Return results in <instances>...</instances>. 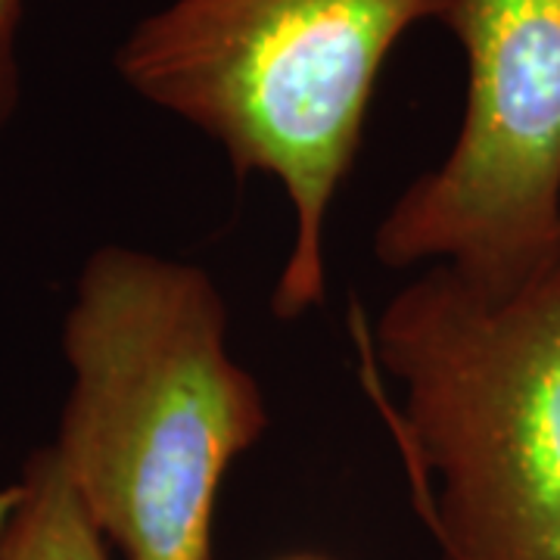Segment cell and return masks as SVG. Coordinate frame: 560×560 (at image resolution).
<instances>
[{"instance_id":"cell-1","label":"cell","mask_w":560,"mask_h":560,"mask_svg":"<svg viewBox=\"0 0 560 560\" xmlns=\"http://www.w3.org/2000/svg\"><path fill=\"white\" fill-rule=\"evenodd\" d=\"M228 330L219 283L194 261L125 243L81 261L50 448L125 560L212 558L221 482L271 423Z\"/></svg>"},{"instance_id":"cell-2","label":"cell","mask_w":560,"mask_h":560,"mask_svg":"<svg viewBox=\"0 0 560 560\" xmlns=\"http://www.w3.org/2000/svg\"><path fill=\"white\" fill-rule=\"evenodd\" d=\"M452 0H168L116 47L143 103L212 140L234 175L280 184L293 241L271 293L300 320L327 293V224L389 54Z\"/></svg>"},{"instance_id":"cell-3","label":"cell","mask_w":560,"mask_h":560,"mask_svg":"<svg viewBox=\"0 0 560 560\" xmlns=\"http://www.w3.org/2000/svg\"><path fill=\"white\" fill-rule=\"evenodd\" d=\"M381 399L442 560H560V290L514 293L423 268L371 334Z\"/></svg>"},{"instance_id":"cell-4","label":"cell","mask_w":560,"mask_h":560,"mask_svg":"<svg viewBox=\"0 0 560 560\" xmlns=\"http://www.w3.org/2000/svg\"><path fill=\"white\" fill-rule=\"evenodd\" d=\"M442 25L467 62L460 128L386 209L371 249L393 271L448 268L514 293L560 253V0H452Z\"/></svg>"},{"instance_id":"cell-5","label":"cell","mask_w":560,"mask_h":560,"mask_svg":"<svg viewBox=\"0 0 560 560\" xmlns=\"http://www.w3.org/2000/svg\"><path fill=\"white\" fill-rule=\"evenodd\" d=\"M0 560H109V541L50 445L0 489Z\"/></svg>"},{"instance_id":"cell-6","label":"cell","mask_w":560,"mask_h":560,"mask_svg":"<svg viewBox=\"0 0 560 560\" xmlns=\"http://www.w3.org/2000/svg\"><path fill=\"white\" fill-rule=\"evenodd\" d=\"M22 16L25 0H0V138L10 128L22 101Z\"/></svg>"},{"instance_id":"cell-7","label":"cell","mask_w":560,"mask_h":560,"mask_svg":"<svg viewBox=\"0 0 560 560\" xmlns=\"http://www.w3.org/2000/svg\"><path fill=\"white\" fill-rule=\"evenodd\" d=\"M545 280H548V283H555V287L560 290V253H558V265H555V271H551Z\"/></svg>"},{"instance_id":"cell-8","label":"cell","mask_w":560,"mask_h":560,"mask_svg":"<svg viewBox=\"0 0 560 560\" xmlns=\"http://www.w3.org/2000/svg\"><path fill=\"white\" fill-rule=\"evenodd\" d=\"M293 560H318V558H293Z\"/></svg>"}]
</instances>
